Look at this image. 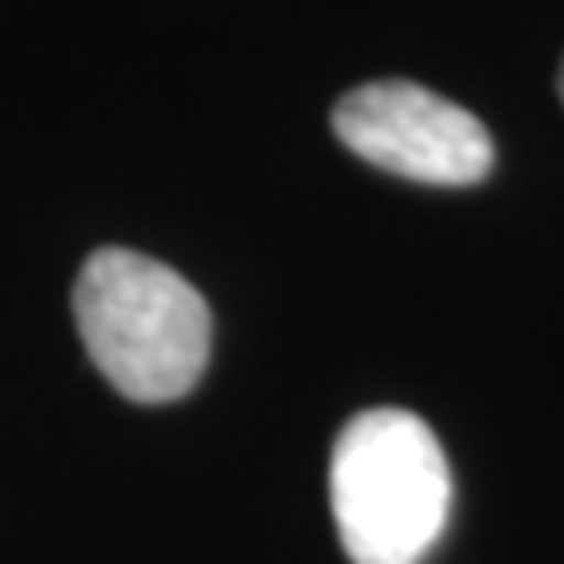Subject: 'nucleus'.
<instances>
[{
	"mask_svg": "<svg viewBox=\"0 0 564 564\" xmlns=\"http://www.w3.org/2000/svg\"><path fill=\"white\" fill-rule=\"evenodd\" d=\"M70 311L104 381L137 404L180 400L207 372L212 311L161 259L104 245L85 259Z\"/></svg>",
	"mask_w": 564,
	"mask_h": 564,
	"instance_id": "1",
	"label": "nucleus"
},
{
	"mask_svg": "<svg viewBox=\"0 0 564 564\" xmlns=\"http://www.w3.org/2000/svg\"><path fill=\"white\" fill-rule=\"evenodd\" d=\"M329 503L352 564H423L452 518L443 443L410 410H362L334 437Z\"/></svg>",
	"mask_w": 564,
	"mask_h": 564,
	"instance_id": "2",
	"label": "nucleus"
},
{
	"mask_svg": "<svg viewBox=\"0 0 564 564\" xmlns=\"http://www.w3.org/2000/svg\"><path fill=\"white\" fill-rule=\"evenodd\" d=\"M329 122L358 161L414 184L466 188L494 170V137L485 122L414 80L358 85L339 95Z\"/></svg>",
	"mask_w": 564,
	"mask_h": 564,
	"instance_id": "3",
	"label": "nucleus"
},
{
	"mask_svg": "<svg viewBox=\"0 0 564 564\" xmlns=\"http://www.w3.org/2000/svg\"><path fill=\"white\" fill-rule=\"evenodd\" d=\"M560 99H564V66H560Z\"/></svg>",
	"mask_w": 564,
	"mask_h": 564,
	"instance_id": "4",
	"label": "nucleus"
}]
</instances>
